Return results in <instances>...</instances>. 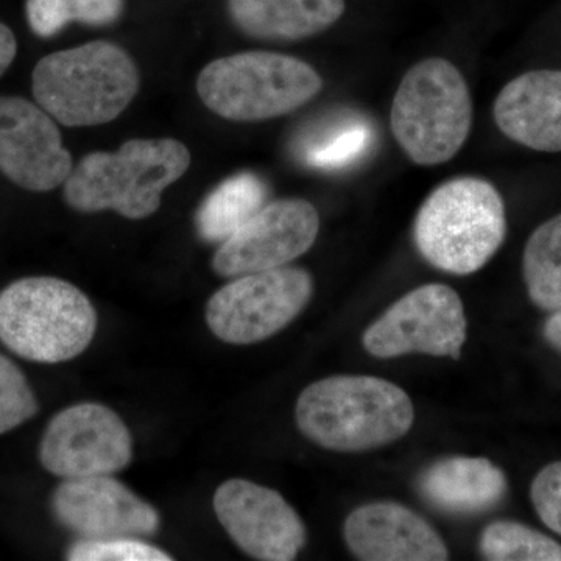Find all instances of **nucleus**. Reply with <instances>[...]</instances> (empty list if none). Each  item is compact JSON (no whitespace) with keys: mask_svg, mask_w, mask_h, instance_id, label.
Instances as JSON below:
<instances>
[{"mask_svg":"<svg viewBox=\"0 0 561 561\" xmlns=\"http://www.w3.org/2000/svg\"><path fill=\"white\" fill-rule=\"evenodd\" d=\"M133 459V437L113 409L80 402L58 412L44 431L39 461L60 479L113 476Z\"/></svg>","mask_w":561,"mask_h":561,"instance_id":"obj_10","label":"nucleus"},{"mask_svg":"<svg viewBox=\"0 0 561 561\" xmlns=\"http://www.w3.org/2000/svg\"><path fill=\"white\" fill-rule=\"evenodd\" d=\"M415 412L397 383L375 376H331L301 391L295 408L298 430L321 448L362 453L400 440Z\"/></svg>","mask_w":561,"mask_h":561,"instance_id":"obj_1","label":"nucleus"},{"mask_svg":"<svg viewBox=\"0 0 561 561\" xmlns=\"http://www.w3.org/2000/svg\"><path fill=\"white\" fill-rule=\"evenodd\" d=\"M124 7L125 0H27L25 11L32 32L50 38L70 22L94 27L114 24Z\"/></svg>","mask_w":561,"mask_h":561,"instance_id":"obj_22","label":"nucleus"},{"mask_svg":"<svg viewBox=\"0 0 561 561\" xmlns=\"http://www.w3.org/2000/svg\"><path fill=\"white\" fill-rule=\"evenodd\" d=\"M66 559L70 561H171V553L136 537L99 538L70 546Z\"/></svg>","mask_w":561,"mask_h":561,"instance_id":"obj_25","label":"nucleus"},{"mask_svg":"<svg viewBox=\"0 0 561 561\" xmlns=\"http://www.w3.org/2000/svg\"><path fill=\"white\" fill-rule=\"evenodd\" d=\"M50 508L65 529L83 540L151 537L161 526L157 508L113 476L62 479Z\"/></svg>","mask_w":561,"mask_h":561,"instance_id":"obj_13","label":"nucleus"},{"mask_svg":"<svg viewBox=\"0 0 561 561\" xmlns=\"http://www.w3.org/2000/svg\"><path fill=\"white\" fill-rule=\"evenodd\" d=\"M479 549L490 561H561V545L515 522H494L482 531Z\"/></svg>","mask_w":561,"mask_h":561,"instance_id":"obj_23","label":"nucleus"},{"mask_svg":"<svg viewBox=\"0 0 561 561\" xmlns=\"http://www.w3.org/2000/svg\"><path fill=\"white\" fill-rule=\"evenodd\" d=\"M373 142L370 122L342 114L302 140V158L316 169H341L359 160Z\"/></svg>","mask_w":561,"mask_h":561,"instance_id":"obj_21","label":"nucleus"},{"mask_svg":"<svg viewBox=\"0 0 561 561\" xmlns=\"http://www.w3.org/2000/svg\"><path fill=\"white\" fill-rule=\"evenodd\" d=\"M507 234L500 192L486 180L460 176L432 191L416 214L413 239L432 267L471 275L496 254Z\"/></svg>","mask_w":561,"mask_h":561,"instance_id":"obj_4","label":"nucleus"},{"mask_svg":"<svg viewBox=\"0 0 561 561\" xmlns=\"http://www.w3.org/2000/svg\"><path fill=\"white\" fill-rule=\"evenodd\" d=\"M423 500L449 515H479L493 511L507 496L504 471L485 457H449L421 472Z\"/></svg>","mask_w":561,"mask_h":561,"instance_id":"obj_17","label":"nucleus"},{"mask_svg":"<svg viewBox=\"0 0 561 561\" xmlns=\"http://www.w3.org/2000/svg\"><path fill=\"white\" fill-rule=\"evenodd\" d=\"M18 54V41L10 27L0 22V77L7 72Z\"/></svg>","mask_w":561,"mask_h":561,"instance_id":"obj_27","label":"nucleus"},{"mask_svg":"<svg viewBox=\"0 0 561 561\" xmlns=\"http://www.w3.org/2000/svg\"><path fill=\"white\" fill-rule=\"evenodd\" d=\"M465 341L463 302L445 284H426L409 291L362 337L367 353L379 359L421 353L457 360Z\"/></svg>","mask_w":561,"mask_h":561,"instance_id":"obj_9","label":"nucleus"},{"mask_svg":"<svg viewBox=\"0 0 561 561\" xmlns=\"http://www.w3.org/2000/svg\"><path fill=\"white\" fill-rule=\"evenodd\" d=\"M268 190L254 173L231 176L219 184L197 213V230L208 242H225L265 206Z\"/></svg>","mask_w":561,"mask_h":561,"instance_id":"obj_19","label":"nucleus"},{"mask_svg":"<svg viewBox=\"0 0 561 561\" xmlns=\"http://www.w3.org/2000/svg\"><path fill=\"white\" fill-rule=\"evenodd\" d=\"M313 295L311 273L284 267L249 273L209 298L206 323L219 341L251 345L267 341L297 319Z\"/></svg>","mask_w":561,"mask_h":561,"instance_id":"obj_8","label":"nucleus"},{"mask_svg":"<svg viewBox=\"0 0 561 561\" xmlns=\"http://www.w3.org/2000/svg\"><path fill=\"white\" fill-rule=\"evenodd\" d=\"M350 551L364 561H445L448 548L419 513L397 502H371L345 522Z\"/></svg>","mask_w":561,"mask_h":561,"instance_id":"obj_15","label":"nucleus"},{"mask_svg":"<svg viewBox=\"0 0 561 561\" xmlns=\"http://www.w3.org/2000/svg\"><path fill=\"white\" fill-rule=\"evenodd\" d=\"M38 411V400L24 373L0 354V435L27 423Z\"/></svg>","mask_w":561,"mask_h":561,"instance_id":"obj_24","label":"nucleus"},{"mask_svg":"<svg viewBox=\"0 0 561 561\" xmlns=\"http://www.w3.org/2000/svg\"><path fill=\"white\" fill-rule=\"evenodd\" d=\"M530 497L541 522L561 535V461L538 472L531 482Z\"/></svg>","mask_w":561,"mask_h":561,"instance_id":"obj_26","label":"nucleus"},{"mask_svg":"<svg viewBox=\"0 0 561 561\" xmlns=\"http://www.w3.org/2000/svg\"><path fill=\"white\" fill-rule=\"evenodd\" d=\"M95 331L94 306L68 280L33 276L0 291V342L22 359H76L91 345Z\"/></svg>","mask_w":561,"mask_h":561,"instance_id":"obj_5","label":"nucleus"},{"mask_svg":"<svg viewBox=\"0 0 561 561\" xmlns=\"http://www.w3.org/2000/svg\"><path fill=\"white\" fill-rule=\"evenodd\" d=\"M214 513L242 552L262 561H290L308 541L305 524L278 491L245 479L221 483Z\"/></svg>","mask_w":561,"mask_h":561,"instance_id":"obj_12","label":"nucleus"},{"mask_svg":"<svg viewBox=\"0 0 561 561\" xmlns=\"http://www.w3.org/2000/svg\"><path fill=\"white\" fill-rule=\"evenodd\" d=\"M54 117L21 98H0V172L24 190L54 191L72 172Z\"/></svg>","mask_w":561,"mask_h":561,"instance_id":"obj_14","label":"nucleus"},{"mask_svg":"<svg viewBox=\"0 0 561 561\" xmlns=\"http://www.w3.org/2000/svg\"><path fill=\"white\" fill-rule=\"evenodd\" d=\"M523 273L537 308L548 312L561 308V214L531 232L524 249Z\"/></svg>","mask_w":561,"mask_h":561,"instance_id":"obj_20","label":"nucleus"},{"mask_svg":"<svg viewBox=\"0 0 561 561\" xmlns=\"http://www.w3.org/2000/svg\"><path fill=\"white\" fill-rule=\"evenodd\" d=\"M228 10L245 35L297 41L319 35L341 20L345 0H228Z\"/></svg>","mask_w":561,"mask_h":561,"instance_id":"obj_18","label":"nucleus"},{"mask_svg":"<svg viewBox=\"0 0 561 561\" xmlns=\"http://www.w3.org/2000/svg\"><path fill=\"white\" fill-rule=\"evenodd\" d=\"M33 95L66 127H94L117 119L136 98L139 70L108 41L47 55L33 69Z\"/></svg>","mask_w":561,"mask_h":561,"instance_id":"obj_3","label":"nucleus"},{"mask_svg":"<svg viewBox=\"0 0 561 561\" xmlns=\"http://www.w3.org/2000/svg\"><path fill=\"white\" fill-rule=\"evenodd\" d=\"M323 88L308 62L276 51H242L209 62L197 79L206 108L232 122H261L301 108Z\"/></svg>","mask_w":561,"mask_h":561,"instance_id":"obj_7","label":"nucleus"},{"mask_svg":"<svg viewBox=\"0 0 561 561\" xmlns=\"http://www.w3.org/2000/svg\"><path fill=\"white\" fill-rule=\"evenodd\" d=\"M320 231L319 210L301 198H284L257 210L213 257L221 278L284 267L312 249Z\"/></svg>","mask_w":561,"mask_h":561,"instance_id":"obj_11","label":"nucleus"},{"mask_svg":"<svg viewBox=\"0 0 561 561\" xmlns=\"http://www.w3.org/2000/svg\"><path fill=\"white\" fill-rule=\"evenodd\" d=\"M542 332H545V339L549 345L561 354V308L551 312Z\"/></svg>","mask_w":561,"mask_h":561,"instance_id":"obj_28","label":"nucleus"},{"mask_svg":"<svg viewBox=\"0 0 561 561\" xmlns=\"http://www.w3.org/2000/svg\"><path fill=\"white\" fill-rule=\"evenodd\" d=\"M190 165V150L180 140H127L113 153L87 154L65 181V198L80 213L111 209L125 219H147Z\"/></svg>","mask_w":561,"mask_h":561,"instance_id":"obj_2","label":"nucleus"},{"mask_svg":"<svg viewBox=\"0 0 561 561\" xmlns=\"http://www.w3.org/2000/svg\"><path fill=\"white\" fill-rule=\"evenodd\" d=\"M391 133L419 165H438L459 153L470 136L472 101L460 70L426 58L408 70L390 113Z\"/></svg>","mask_w":561,"mask_h":561,"instance_id":"obj_6","label":"nucleus"},{"mask_svg":"<svg viewBox=\"0 0 561 561\" xmlns=\"http://www.w3.org/2000/svg\"><path fill=\"white\" fill-rule=\"evenodd\" d=\"M494 121L516 144L561 151V70H530L505 84L494 102Z\"/></svg>","mask_w":561,"mask_h":561,"instance_id":"obj_16","label":"nucleus"}]
</instances>
